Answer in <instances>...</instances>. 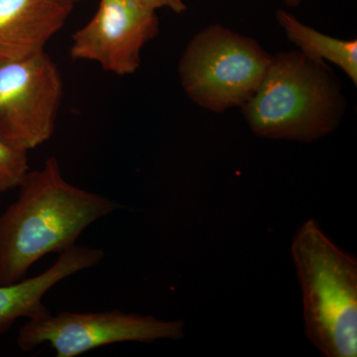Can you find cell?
<instances>
[{"label":"cell","mask_w":357,"mask_h":357,"mask_svg":"<svg viewBox=\"0 0 357 357\" xmlns=\"http://www.w3.org/2000/svg\"><path fill=\"white\" fill-rule=\"evenodd\" d=\"M275 17L289 41L295 45L303 55L316 62L337 66L356 86V39L342 40L324 34L284 9H278Z\"/></svg>","instance_id":"cell-9"},{"label":"cell","mask_w":357,"mask_h":357,"mask_svg":"<svg viewBox=\"0 0 357 357\" xmlns=\"http://www.w3.org/2000/svg\"><path fill=\"white\" fill-rule=\"evenodd\" d=\"M184 335L183 321H164L121 310L62 312L28 319L17 333L16 344L23 352L48 344L57 357H77L107 345L151 344L161 340H178Z\"/></svg>","instance_id":"cell-5"},{"label":"cell","mask_w":357,"mask_h":357,"mask_svg":"<svg viewBox=\"0 0 357 357\" xmlns=\"http://www.w3.org/2000/svg\"><path fill=\"white\" fill-rule=\"evenodd\" d=\"M63 95L62 75L45 51L0 64V138L26 152L50 140Z\"/></svg>","instance_id":"cell-6"},{"label":"cell","mask_w":357,"mask_h":357,"mask_svg":"<svg viewBox=\"0 0 357 357\" xmlns=\"http://www.w3.org/2000/svg\"><path fill=\"white\" fill-rule=\"evenodd\" d=\"M29 170L28 152L16 149L0 138V192L20 187Z\"/></svg>","instance_id":"cell-10"},{"label":"cell","mask_w":357,"mask_h":357,"mask_svg":"<svg viewBox=\"0 0 357 357\" xmlns=\"http://www.w3.org/2000/svg\"><path fill=\"white\" fill-rule=\"evenodd\" d=\"M145 6L157 11L159 9H169L176 14H182L187 11L185 0H138Z\"/></svg>","instance_id":"cell-11"},{"label":"cell","mask_w":357,"mask_h":357,"mask_svg":"<svg viewBox=\"0 0 357 357\" xmlns=\"http://www.w3.org/2000/svg\"><path fill=\"white\" fill-rule=\"evenodd\" d=\"M325 63L301 52L271 56L261 83L241 107L258 137L314 142L337 130L347 98Z\"/></svg>","instance_id":"cell-2"},{"label":"cell","mask_w":357,"mask_h":357,"mask_svg":"<svg viewBox=\"0 0 357 357\" xmlns=\"http://www.w3.org/2000/svg\"><path fill=\"white\" fill-rule=\"evenodd\" d=\"M158 32L157 11L138 0H100L93 17L73 35L70 57L128 76L139 69L141 52Z\"/></svg>","instance_id":"cell-7"},{"label":"cell","mask_w":357,"mask_h":357,"mask_svg":"<svg viewBox=\"0 0 357 357\" xmlns=\"http://www.w3.org/2000/svg\"><path fill=\"white\" fill-rule=\"evenodd\" d=\"M18 188L17 199L0 215V285L23 280L41 258L76 245L93 223L123 208L70 184L55 157L29 170Z\"/></svg>","instance_id":"cell-1"},{"label":"cell","mask_w":357,"mask_h":357,"mask_svg":"<svg viewBox=\"0 0 357 357\" xmlns=\"http://www.w3.org/2000/svg\"><path fill=\"white\" fill-rule=\"evenodd\" d=\"M75 1H76V2H77V1H79V0H75Z\"/></svg>","instance_id":"cell-13"},{"label":"cell","mask_w":357,"mask_h":357,"mask_svg":"<svg viewBox=\"0 0 357 357\" xmlns=\"http://www.w3.org/2000/svg\"><path fill=\"white\" fill-rule=\"evenodd\" d=\"M75 0H0V64L44 52L66 24Z\"/></svg>","instance_id":"cell-8"},{"label":"cell","mask_w":357,"mask_h":357,"mask_svg":"<svg viewBox=\"0 0 357 357\" xmlns=\"http://www.w3.org/2000/svg\"><path fill=\"white\" fill-rule=\"evenodd\" d=\"M307 340L324 356H357V259L326 236L314 218L291 244Z\"/></svg>","instance_id":"cell-3"},{"label":"cell","mask_w":357,"mask_h":357,"mask_svg":"<svg viewBox=\"0 0 357 357\" xmlns=\"http://www.w3.org/2000/svg\"><path fill=\"white\" fill-rule=\"evenodd\" d=\"M271 55L255 39L220 24L190 40L178 64L181 86L202 109L241 107L261 83Z\"/></svg>","instance_id":"cell-4"},{"label":"cell","mask_w":357,"mask_h":357,"mask_svg":"<svg viewBox=\"0 0 357 357\" xmlns=\"http://www.w3.org/2000/svg\"><path fill=\"white\" fill-rule=\"evenodd\" d=\"M288 6H299L303 0H283Z\"/></svg>","instance_id":"cell-12"}]
</instances>
